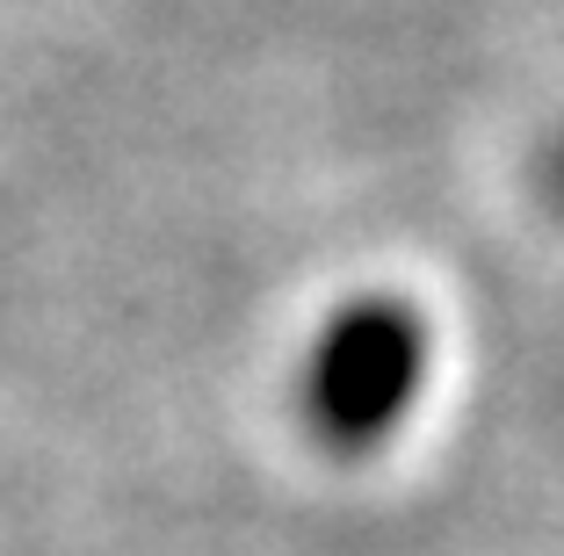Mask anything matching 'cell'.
<instances>
[{
  "label": "cell",
  "instance_id": "obj_1",
  "mask_svg": "<svg viewBox=\"0 0 564 556\" xmlns=\"http://www.w3.org/2000/svg\"><path fill=\"white\" fill-rule=\"evenodd\" d=\"M427 383V318L405 296H355L333 312L304 361V419L333 456L391 441Z\"/></svg>",
  "mask_w": 564,
  "mask_h": 556
},
{
  "label": "cell",
  "instance_id": "obj_2",
  "mask_svg": "<svg viewBox=\"0 0 564 556\" xmlns=\"http://www.w3.org/2000/svg\"><path fill=\"white\" fill-rule=\"evenodd\" d=\"M529 181H535V203H543V210L564 225V131L543 138V152H535V174H529Z\"/></svg>",
  "mask_w": 564,
  "mask_h": 556
}]
</instances>
